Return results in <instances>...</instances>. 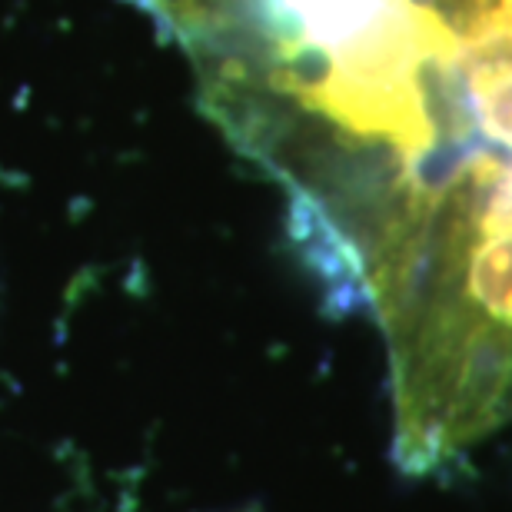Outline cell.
Instances as JSON below:
<instances>
[{"instance_id":"1","label":"cell","mask_w":512,"mask_h":512,"mask_svg":"<svg viewBox=\"0 0 512 512\" xmlns=\"http://www.w3.org/2000/svg\"><path fill=\"white\" fill-rule=\"evenodd\" d=\"M187 57L389 366L512 413V0H193Z\"/></svg>"}]
</instances>
